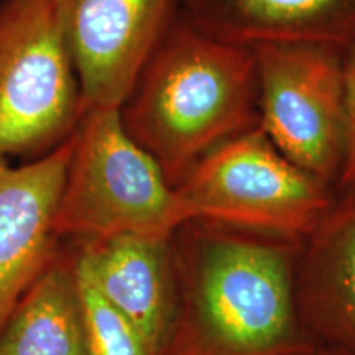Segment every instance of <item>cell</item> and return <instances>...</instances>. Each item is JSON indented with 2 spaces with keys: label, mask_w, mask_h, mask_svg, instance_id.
<instances>
[{
  "label": "cell",
  "mask_w": 355,
  "mask_h": 355,
  "mask_svg": "<svg viewBox=\"0 0 355 355\" xmlns=\"http://www.w3.org/2000/svg\"><path fill=\"white\" fill-rule=\"evenodd\" d=\"M86 109H121L180 0H50Z\"/></svg>",
  "instance_id": "52a82bcc"
},
{
  "label": "cell",
  "mask_w": 355,
  "mask_h": 355,
  "mask_svg": "<svg viewBox=\"0 0 355 355\" xmlns=\"http://www.w3.org/2000/svg\"><path fill=\"white\" fill-rule=\"evenodd\" d=\"M84 110L50 0H0V158L55 152L73 139Z\"/></svg>",
  "instance_id": "277c9868"
},
{
  "label": "cell",
  "mask_w": 355,
  "mask_h": 355,
  "mask_svg": "<svg viewBox=\"0 0 355 355\" xmlns=\"http://www.w3.org/2000/svg\"><path fill=\"white\" fill-rule=\"evenodd\" d=\"M173 234L68 242L78 272L125 318L152 355L165 350L180 304Z\"/></svg>",
  "instance_id": "ba28073f"
},
{
  "label": "cell",
  "mask_w": 355,
  "mask_h": 355,
  "mask_svg": "<svg viewBox=\"0 0 355 355\" xmlns=\"http://www.w3.org/2000/svg\"><path fill=\"white\" fill-rule=\"evenodd\" d=\"M199 32L220 42L260 44H355V0H180Z\"/></svg>",
  "instance_id": "30bf717a"
},
{
  "label": "cell",
  "mask_w": 355,
  "mask_h": 355,
  "mask_svg": "<svg viewBox=\"0 0 355 355\" xmlns=\"http://www.w3.org/2000/svg\"><path fill=\"white\" fill-rule=\"evenodd\" d=\"M260 128L290 162L337 189L349 150L345 50L260 44Z\"/></svg>",
  "instance_id": "8992f818"
},
{
  "label": "cell",
  "mask_w": 355,
  "mask_h": 355,
  "mask_svg": "<svg viewBox=\"0 0 355 355\" xmlns=\"http://www.w3.org/2000/svg\"><path fill=\"white\" fill-rule=\"evenodd\" d=\"M176 191L193 217L295 239L309 237L340 198L290 162L260 127L212 150Z\"/></svg>",
  "instance_id": "5b68a950"
},
{
  "label": "cell",
  "mask_w": 355,
  "mask_h": 355,
  "mask_svg": "<svg viewBox=\"0 0 355 355\" xmlns=\"http://www.w3.org/2000/svg\"><path fill=\"white\" fill-rule=\"evenodd\" d=\"M121 115L178 188L212 150L260 125L255 53L199 32L178 12Z\"/></svg>",
  "instance_id": "7a4b0ae2"
},
{
  "label": "cell",
  "mask_w": 355,
  "mask_h": 355,
  "mask_svg": "<svg viewBox=\"0 0 355 355\" xmlns=\"http://www.w3.org/2000/svg\"><path fill=\"white\" fill-rule=\"evenodd\" d=\"M71 150L73 139L19 166L0 158V329L63 245L55 217Z\"/></svg>",
  "instance_id": "9c48e42d"
},
{
  "label": "cell",
  "mask_w": 355,
  "mask_h": 355,
  "mask_svg": "<svg viewBox=\"0 0 355 355\" xmlns=\"http://www.w3.org/2000/svg\"><path fill=\"white\" fill-rule=\"evenodd\" d=\"M78 279L83 298L87 355H152L137 331L104 300L92 283L79 272Z\"/></svg>",
  "instance_id": "4fadbf2b"
},
{
  "label": "cell",
  "mask_w": 355,
  "mask_h": 355,
  "mask_svg": "<svg viewBox=\"0 0 355 355\" xmlns=\"http://www.w3.org/2000/svg\"><path fill=\"white\" fill-rule=\"evenodd\" d=\"M345 97H347L349 150L337 193L339 196L355 194V44L345 51Z\"/></svg>",
  "instance_id": "5bb4252c"
},
{
  "label": "cell",
  "mask_w": 355,
  "mask_h": 355,
  "mask_svg": "<svg viewBox=\"0 0 355 355\" xmlns=\"http://www.w3.org/2000/svg\"><path fill=\"white\" fill-rule=\"evenodd\" d=\"M0 355H87L76 260L68 242L0 329Z\"/></svg>",
  "instance_id": "7c38bea8"
},
{
  "label": "cell",
  "mask_w": 355,
  "mask_h": 355,
  "mask_svg": "<svg viewBox=\"0 0 355 355\" xmlns=\"http://www.w3.org/2000/svg\"><path fill=\"white\" fill-rule=\"evenodd\" d=\"M290 355H354L349 354L347 350L331 347V345H321V344H311L308 347L296 350Z\"/></svg>",
  "instance_id": "9a60e30c"
},
{
  "label": "cell",
  "mask_w": 355,
  "mask_h": 355,
  "mask_svg": "<svg viewBox=\"0 0 355 355\" xmlns=\"http://www.w3.org/2000/svg\"><path fill=\"white\" fill-rule=\"evenodd\" d=\"M194 219L150 153L128 135L121 109H86L58 202L61 242L171 235Z\"/></svg>",
  "instance_id": "3957f363"
},
{
  "label": "cell",
  "mask_w": 355,
  "mask_h": 355,
  "mask_svg": "<svg viewBox=\"0 0 355 355\" xmlns=\"http://www.w3.org/2000/svg\"><path fill=\"white\" fill-rule=\"evenodd\" d=\"M173 241L180 304L162 355H290L313 344L296 296L304 239L194 217Z\"/></svg>",
  "instance_id": "6da1fadb"
},
{
  "label": "cell",
  "mask_w": 355,
  "mask_h": 355,
  "mask_svg": "<svg viewBox=\"0 0 355 355\" xmlns=\"http://www.w3.org/2000/svg\"><path fill=\"white\" fill-rule=\"evenodd\" d=\"M296 296L311 343L355 355V194L340 196L304 239Z\"/></svg>",
  "instance_id": "8fae6325"
}]
</instances>
